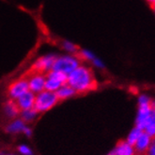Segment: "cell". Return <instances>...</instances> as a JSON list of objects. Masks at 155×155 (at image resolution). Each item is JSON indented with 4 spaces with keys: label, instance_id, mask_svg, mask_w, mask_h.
<instances>
[{
    "label": "cell",
    "instance_id": "6da1fadb",
    "mask_svg": "<svg viewBox=\"0 0 155 155\" xmlns=\"http://www.w3.org/2000/svg\"><path fill=\"white\" fill-rule=\"evenodd\" d=\"M67 84L72 88L76 94H85L96 89L97 80L91 68L81 64L68 75Z\"/></svg>",
    "mask_w": 155,
    "mask_h": 155
},
{
    "label": "cell",
    "instance_id": "7a4b0ae2",
    "mask_svg": "<svg viewBox=\"0 0 155 155\" xmlns=\"http://www.w3.org/2000/svg\"><path fill=\"white\" fill-rule=\"evenodd\" d=\"M82 64L81 58L78 54H62L58 55L56 60H55L52 70L61 72L65 75H69L75 68Z\"/></svg>",
    "mask_w": 155,
    "mask_h": 155
},
{
    "label": "cell",
    "instance_id": "3957f363",
    "mask_svg": "<svg viewBox=\"0 0 155 155\" xmlns=\"http://www.w3.org/2000/svg\"><path fill=\"white\" fill-rule=\"evenodd\" d=\"M152 99L146 94H141L137 97V113L136 117V126L141 128L145 127L153 110L151 108Z\"/></svg>",
    "mask_w": 155,
    "mask_h": 155
},
{
    "label": "cell",
    "instance_id": "277c9868",
    "mask_svg": "<svg viewBox=\"0 0 155 155\" xmlns=\"http://www.w3.org/2000/svg\"><path fill=\"white\" fill-rule=\"evenodd\" d=\"M58 98L55 92H50L47 90H44L35 96V103L34 108L38 113L48 111L49 109L53 108L58 103Z\"/></svg>",
    "mask_w": 155,
    "mask_h": 155
},
{
    "label": "cell",
    "instance_id": "5b68a950",
    "mask_svg": "<svg viewBox=\"0 0 155 155\" xmlns=\"http://www.w3.org/2000/svg\"><path fill=\"white\" fill-rule=\"evenodd\" d=\"M46 75L45 90L50 92H57L61 86L67 83L68 76L61 72L51 70Z\"/></svg>",
    "mask_w": 155,
    "mask_h": 155
},
{
    "label": "cell",
    "instance_id": "8992f818",
    "mask_svg": "<svg viewBox=\"0 0 155 155\" xmlns=\"http://www.w3.org/2000/svg\"><path fill=\"white\" fill-rule=\"evenodd\" d=\"M58 55L55 53H47L39 57L32 64V71L46 74L52 70L53 65Z\"/></svg>",
    "mask_w": 155,
    "mask_h": 155
},
{
    "label": "cell",
    "instance_id": "52a82bcc",
    "mask_svg": "<svg viewBox=\"0 0 155 155\" xmlns=\"http://www.w3.org/2000/svg\"><path fill=\"white\" fill-rule=\"evenodd\" d=\"M29 91L28 82L26 78H21L14 81H12L8 87V94L9 99L12 100H17L24 94Z\"/></svg>",
    "mask_w": 155,
    "mask_h": 155
},
{
    "label": "cell",
    "instance_id": "ba28073f",
    "mask_svg": "<svg viewBox=\"0 0 155 155\" xmlns=\"http://www.w3.org/2000/svg\"><path fill=\"white\" fill-rule=\"evenodd\" d=\"M26 80L28 82V87H29L30 92L34 94H39L45 90V81H46L45 74L32 71L26 77Z\"/></svg>",
    "mask_w": 155,
    "mask_h": 155
},
{
    "label": "cell",
    "instance_id": "9c48e42d",
    "mask_svg": "<svg viewBox=\"0 0 155 155\" xmlns=\"http://www.w3.org/2000/svg\"><path fill=\"white\" fill-rule=\"evenodd\" d=\"M78 56L81 58V60H85L88 63H90L92 65H94L96 68L99 69H104V64L102 60H100L96 55L90 51V50L86 49H79L78 51Z\"/></svg>",
    "mask_w": 155,
    "mask_h": 155
},
{
    "label": "cell",
    "instance_id": "30bf717a",
    "mask_svg": "<svg viewBox=\"0 0 155 155\" xmlns=\"http://www.w3.org/2000/svg\"><path fill=\"white\" fill-rule=\"evenodd\" d=\"M35 96H36V94L34 93L28 91L22 96H20L17 100H15L21 111L33 108L34 103H35Z\"/></svg>",
    "mask_w": 155,
    "mask_h": 155
},
{
    "label": "cell",
    "instance_id": "8fae6325",
    "mask_svg": "<svg viewBox=\"0 0 155 155\" xmlns=\"http://www.w3.org/2000/svg\"><path fill=\"white\" fill-rule=\"evenodd\" d=\"M151 140H152V137L150 136H149L148 134H146L145 132H143L141 134V136L138 137V139L134 144V147H135V150L136 151V154L137 155H143L144 153H145V151L148 150V148L150 145Z\"/></svg>",
    "mask_w": 155,
    "mask_h": 155
},
{
    "label": "cell",
    "instance_id": "7c38bea8",
    "mask_svg": "<svg viewBox=\"0 0 155 155\" xmlns=\"http://www.w3.org/2000/svg\"><path fill=\"white\" fill-rule=\"evenodd\" d=\"M112 152H114L116 155H137L134 145L128 143L126 140L119 141Z\"/></svg>",
    "mask_w": 155,
    "mask_h": 155
},
{
    "label": "cell",
    "instance_id": "4fadbf2b",
    "mask_svg": "<svg viewBox=\"0 0 155 155\" xmlns=\"http://www.w3.org/2000/svg\"><path fill=\"white\" fill-rule=\"evenodd\" d=\"M3 111H4V114L6 117H8L9 119H14L15 117H17L20 114L21 110H20L17 103L14 100L9 99V101H7L4 104Z\"/></svg>",
    "mask_w": 155,
    "mask_h": 155
},
{
    "label": "cell",
    "instance_id": "5bb4252c",
    "mask_svg": "<svg viewBox=\"0 0 155 155\" xmlns=\"http://www.w3.org/2000/svg\"><path fill=\"white\" fill-rule=\"evenodd\" d=\"M26 125L25 124V121L23 120L16 119L13 120L12 121H10L9 124L7 126L6 130L8 133H12V134H16V133H24Z\"/></svg>",
    "mask_w": 155,
    "mask_h": 155
},
{
    "label": "cell",
    "instance_id": "9a60e30c",
    "mask_svg": "<svg viewBox=\"0 0 155 155\" xmlns=\"http://www.w3.org/2000/svg\"><path fill=\"white\" fill-rule=\"evenodd\" d=\"M55 93H56L58 100H65V99L72 97L73 95L76 94V92L67 83L64 84L63 86H61L57 92H55Z\"/></svg>",
    "mask_w": 155,
    "mask_h": 155
},
{
    "label": "cell",
    "instance_id": "2e32d148",
    "mask_svg": "<svg viewBox=\"0 0 155 155\" xmlns=\"http://www.w3.org/2000/svg\"><path fill=\"white\" fill-rule=\"evenodd\" d=\"M60 46L62 48V50L68 54H78L79 51V48L77 47L76 44H74L73 42L70 41V40H62Z\"/></svg>",
    "mask_w": 155,
    "mask_h": 155
},
{
    "label": "cell",
    "instance_id": "e0dca14e",
    "mask_svg": "<svg viewBox=\"0 0 155 155\" xmlns=\"http://www.w3.org/2000/svg\"><path fill=\"white\" fill-rule=\"evenodd\" d=\"M143 131L151 137H155V112L154 111L150 117L145 127L143 128Z\"/></svg>",
    "mask_w": 155,
    "mask_h": 155
},
{
    "label": "cell",
    "instance_id": "ac0fdd59",
    "mask_svg": "<svg viewBox=\"0 0 155 155\" xmlns=\"http://www.w3.org/2000/svg\"><path fill=\"white\" fill-rule=\"evenodd\" d=\"M144 131L141 129V128H139V127H137V126H135L134 128H132L130 132H129V134H128V136H127V137H126V141L128 142V143H130V144H132V145H134V144L136 143V141L138 139V137L141 136V134L143 133Z\"/></svg>",
    "mask_w": 155,
    "mask_h": 155
},
{
    "label": "cell",
    "instance_id": "d6986e66",
    "mask_svg": "<svg viewBox=\"0 0 155 155\" xmlns=\"http://www.w3.org/2000/svg\"><path fill=\"white\" fill-rule=\"evenodd\" d=\"M37 115H38V112L34 108L23 110V111L21 112L22 120H23L25 123H29V121H32L34 119H36Z\"/></svg>",
    "mask_w": 155,
    "mask_h": 155
},
{
    "label": "cell",
    "instance_id": "ffe728a7",
    "mask_svg": "<svg viewBox=\"0 0 155 155\" xmlns=\"http://www.w3.org/2000/svg\"><path fill=\"white\" fill-rule=\"evenodd\" d=\"M18 150H19V152L22 155H32L33 154L32 150H30V148L27 147L26 145H21V146H19Z\"/></svg>",
    "mask_w": 155,
    "mask_h": 155
},
{
    "label": "cell",
    "instance_id": "44dd1931",
    "mask_svg": "<svg viewBox=\"0 0 155 155\" xmlns=\"http://www.w3.org/2000/svg\"><path fill=\"white\" fill-rule=\"evenodd\" d=\"M143 155H155V137H152L150 147Z\"/></svg>",
    "mask_w": 155,
    "mask_h": 155
},
{
    "label": "cell",
    "instance_id": "7402d4cb",
    "mask_svg": "<svg viewBox=\"0 0 155 155\" xmlns=\"http://www.w3.org/2000/svg\"><path fill=\"white\" fill-rule=\"evenodd\" d=\"M151 108L155 112V99H152V100H151Z\"/></svg>",
    "mask_w": 155,
    "mask_h": 155
},
{
    "label": "cell",
    "instance_id": "603a6c76",
    "mask_svg": "<svg viewBox=\"0 0 155 155\" xmlns=\"http://www.w3.org/2000/svg\"><path fill=\"white\" fill-rule=\"evenodd\" d=\"M150 5L151 8L154 10V12H155V2H154V3H152V4H150Z\"/></svg>",
    "mask_w": 155,
    "mask_h": 155
},
{
    "label": "cell",
    "instance_id": "cb8c5ba5",
    "mask_svg": "<svg viewBox=\"0 0 155 155\" xmlns=\"http://www.w3.org/2000/svg\"><path fill=\"white\" fill-rule=\"evenodd\" d=\"M148 2H149L150 4H152V3L155 2V0H148Z\"/></svg>",
    "mask_w": 155,
    "mask_h": 155
},
{
    "label": "cell",
    "instance_id": "d4e9b609",
    "mask_svg": "<svg viewBox=\"0 0 155 155\" xmlns=\"http://www.w3.org/2000/svg\"><path fill=\"white\" fill-rule=\"evenodd\" d=\"M108 155H116V154H115L114 152H110V153H109Z\"/></svg>",
    "mask_w": 155,
    "mask_h": 155
},
{
    "label": "cell",
    "instance_id": "484cf974",
    "mask_svg": "<svg viewBox=\"0 0 155 155\" xmlns=\"http://www.w3.org/2000/svg\"><path fill=\"white\" fill-rule=\"evenodd\" d=\"M7 155H13V154H7Z\"/></svg>",
    "mask_w": 155,
    "mask_h": 155
},
{
    "label": "cell",
    "instance_id": "4316f807",
    "mask_svg": "<svg viewBox=\"0 0 155 155\" xmlns=\"http://www.w3.org/2000/svg\"><path fill=\"white\" fill-rule=\"evenodd\" d=\"M0 155H3V154H1V153H0Z\"/></svg>",
    "mask_w": 155,
    "mask_h": 155
}]
</instances>
